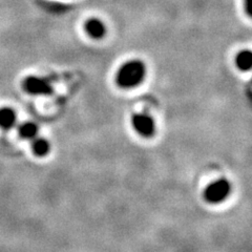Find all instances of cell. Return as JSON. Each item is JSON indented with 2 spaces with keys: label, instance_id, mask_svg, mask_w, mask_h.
<instances>
[{
  "label": "cell",
  "instance_id": "3957f363",
  "mask_svg": "<svg viewBox=\"0 0 252 252\" xmlns=\"http://www.w3.org/2000/svg\"><path fill=\"white\" fill-rule=\"evenodd\" d=\"M22 88L33 96H49L53 94L52 83L46 78L29 76L22 82Z\"/></svg>",
  "mask_w": 252,
  "mask_h": 252
},
{
  "label": "cell",
  "instance_id": "9c48e42d",
  "mask_svg": "<svg viewBox=\"0 0 252 252\" xmlns=\"http://www.w3.org/2000/svg\"><path fill=\"white\" fill-rule=\"evenodd\" d=\"M18 132H19V136L25 139V140H33L38 136V132H39V127L38 125L34 122H25L22 123L19 128H18Z\"/></svg>",
  "mask_w": 252,
  "mask_h": 252
},
{
  "label": "cell",
  "instance_id": "6da1fadb",
  "mask_svg": "<svg viewBox=\"0 0 252 252\" xmlns=\"http://www.w3.org/2000/svg\"><path fill=\"white\" fill-rule=\"evenodd\" d=\"M147 67L143 61L132 59L123 63L116 74V84L123 90H131L145 80Z\"/></svg>",
  "mask_w": 252,
  "mask_h": 252
},
{
  "label": "cell",
  "instance_id": "52a82bcc",
  "mask_svg": "<svg viewBox=\"0 0 252 252\" xmlns=\"http://www.w3.org/2000/svg\"><path fill=\"white\" fill-rule=\"evenodd\" d=\"M32 151L37 157H45L50 154L51 151L50 142L44 138L37 136L35 139L32 140Z\"/></svg>",
  "mask_w": 252,
  "mask_h": 252
},
{
  "label": "cell",
  "instance_id": "7a4b0ae2",
  "mask_svg": "<svg viewBox=\"0 0 252 252\" xmlns=\"http://www.w3.org/2000/svg\"><path fill=\"white\" fill-rule=\"evenodd\" d=\"M232 190L231 183L227 179H219L210 183L204 190V199L209 204H220L229 198Z\"/></svg>",
  "mask_w": 252,
  "mask_h": 252
},
{
  "label": "cell",
  "instance_id": "5b68a950",
  "mask_svg": "<svg viewBox=\"0 0 252 252\" xmlns=\"http://www.w3.org/2000/svg\"><path fill=\"white\" fill-rule=\"evenodd\" d=\"M85 32L88 35L94 39V40H100V39L104 38L106 35L107 29L105 27V23L99 18H91L85 22Z\"/></svg>",
  "mask_w": 252,
  "mask_h": 252
},
{
  "label": "cell",
  "instance_id": "ba28073f",
  "mask_svg": "<svg viewBox=\"0 0 252 252\" xmlns=\"http://www.w3.org/2000/svg\"><path fill=\"white\" fill-rule=\"evenodd\" d=\"M235 65L242 72H248L252 66V53L250 50L241 51L235 57Z\"/></svg>",
  "mask_w": 252,
  "mask_h": 252
},
{
  "label": "cell",
  "instance_id": "277c9868",
  "mask_svg": "<svg viewBox=\"0 0 252 252\" xmlns=\"http://www.w3.org/2000/svg\"><path fill=\"white\" fill-rule=\"evenodd\" d=\"M131 126L138 135L143 138L153 137L157 128L154 118L146 113H138L132 115Z\"/></svg>",
  "mask_w": 252,
  "mask_h": 252
},
{
  "label": "cell",
  "instance_id": "30bf717a",
  "mask_svg": "<svg viewBox=\"0 0 252 252\" xmlns=\"http://www.w3.org/2000/svg\"><path fill=\"white\" fill-rule=\"evenodd\" d=\"M244 9L248 16L252 15V0H244Z\"/></svg>",
  "mask_w": 252,
  "mask_h": 252
},
{
  "label": "cell",
  "instance_id": "8992f818",
  "mask_svg": "<svg viewBox=\"0 0 252 252\" xmlns=\"http://www.w3.org/2000/svg\"><path fill=\"white\" fill-rule=\"evenodd\" d=\"M17 123V115L11 107L0 108V128L9 130Z\"/></svg>",
  "mask_w": 252,
  "mask_h": 252
}]
</instances>
